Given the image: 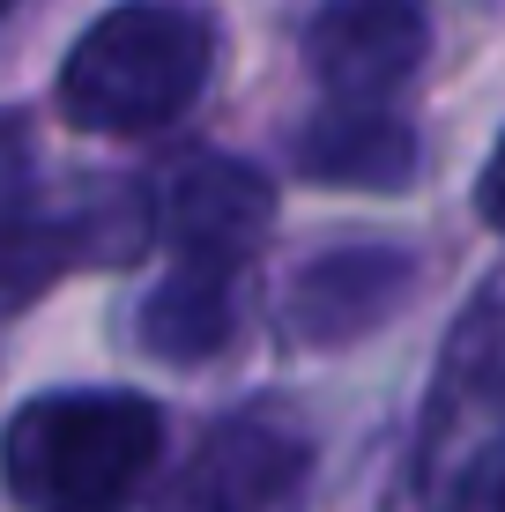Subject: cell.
Returning <instances> with one entry per match:
<instances>
[{"label": "cell", "instance_id": "cell-1", "mask_svg": "<svg viewBox=\"0 0 505 512\" xmlns=\"http://www.w3.org/2000/svg\"><path fill=\"white\" fill-rule=\"evenodd\" d=\"M208 67H216V8L208 0H112L60 52L52 104L82 134L142 141L194 112Z\"/></svg>", "mask_w": 505, "mask_h": 512}, {"label": "cell", "instance_id": "cell-2", "mask_svg": "<svg viewBox=\"0 0 505 512\" xmlns=\"http://www.w3.org/2000/svg\"><path fill=\"white\" fill-rule=\"evenodd\" d=\"M164 461V409L134 386H52L8 416V498L23 512H127Z\"/></svg>", "mask_w": 505, "mask_h": 512}, {"label": "cell", "instance_id": "cell-3", "mask_svg": "<svg viewBox=\"0 0 505 512\" xmlns=\"http://www.w3.org/2000/svg\"><path fill=\"white\" fill-rule=\"evenodd\" d=\"M416 290V253L394 238H342L312 253L283 290V342L290 349H350L379 334Z\"/></svg>", "mask_w": 505, "mask_h": 512}, {"label": "cell", "instance_id": "cell-4", "mask_svg": "<svg viewBox=\"0 0 505 512\" xmlns=\"http://www.w3.org/2000/svg\"><path fill=\"white\" fill-rule=\"evenodd\" d=\"M431 60V0H320L305 15V67L327 97L394 104Z\"/></svg>", "mask_w": 505, "mask_h": 512}, {"label": "cell", "instance_id": "cell-5", "mask_svg": "<svg viewBox=\"0 0 505 512\" xmlns=\"http://www.w3.org/2000/svg\"><path fill=\"white\" fill-rule=\"evenodd\" d=\"M305 468H312V438L290 416L275 409L223 416L201 438L171 512H290L305 498Z\"/></svg>", "mask_w": 505, "mask_h": 512}, {"label": "cell", "instance_id": "cell-6", "mask_svg": "<svg viewBox=\"0 0 505 512\" xmlns=\"http://www.w3.org/2000/svg\"><path fill=\"white\" fill-rule=\"evenodd\" d=\"M290 164L298 179L335 193H402L424 171V141L379 97H327L290 141Z\"/></svg>", "mask_w": 505, "mask_h": 512}, {"label": "cell", "instance_id": "cell-7", "mask_svg": "<svg viewBox=\"0 0 505 512\" xmlns=\"http://www.w3.org/2000/svg\"><path fill=\"white\" fill-rule=\"evenodd\" d=\"M164 216H171L179 260L246 268L260 245H268V231H275V186H268V171L246 164V156L201 149V156H186V164L171 171Z\"/></svg>", "mask_w": 505, "mask_h": 512}, {"label": "cell", "instance_id": "cell-8", "mask_svg": "<svg viewBox=\"0 0 505 512\" xmlns=\"http://www.w3.org/2000/svg\"><path fill=\"white\" fill-rule=\"evenodd\" d=\"M246 327V268H216V260H179L134 312V342L164 364H208L238 342Z\"/></svg>", "mask_w": 505, "mask_h": 512}, {"label": "cell", "instance_id": "cell-9", "mask_svg": "<svg viewBox=\"0 0 505 512\" xmlns=\"http://www.w3.org/2000/svg\"><path fill=\"white\" fill-rule=\"evenodd\" d=\"M468 201H476V216L505 238V134L491 141V156H483V171H476V186H468Z\"/></svg>", "mask_w": 505, "mask_h": 512}]
</instances>
